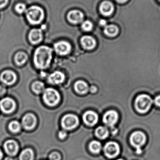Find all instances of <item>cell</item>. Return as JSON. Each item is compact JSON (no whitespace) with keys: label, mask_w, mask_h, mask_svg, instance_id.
Wrapping results in <instances>:
<instances>
[{"label":"cell","mask_w":160,"mask_h":160,"mask_svg":"<svg viewBox=\"0 0 160 160\" xmlns=\"http://www.w3.org/2000/svg\"><path fill=\"white\" fill-rule=\"evenodd\" d=\"M52 57V50L47 46L38 48L34 54V63L37 68L44 69L50 64Z\"/></svg>","instance_id":"6da1fadb"},{"label":"cell","mask_w":160,"mask_h":160,"mask_svg":"<svg viewBox=\"0 0 160 160\" xmlns=\"http://www.w3.org/2000/svg\"><path fill=\"white\" fill-rule=\"evenodd\" d=\"M152 98L147 95L142 94L135 99L134 105L138 112L145 114L148 112L153 103Z\"/></svg>","instance_id":"7a4b0ae2"},{"label":"cell","mask_w":160,"mask_h":160,"mask_svg":"<svg viewBox=\"0 0 160 160\" xmlns=\"http://www.w3.org/2000/svg\"><path fill=\"white\" fill-rule=\"evenodd\" d=\"M26 15L27 19L32 24L40 23L44 18V11L39 6H33L26 10Z\"/></svg>","instance_id":"3957f363"},{"label":"cell","mask_w":160,"mask_h":160,"mask_svg":"<svg viewBox=\"0 0 160 160\" xmlns=\"http://www.w3.org/2000/svg\"><path fill=\"white\" fill-rule=\"evenodd\" d=\"M43 98L47 105L54 106L59 102L60 96L57 90L52 88H48L44 90Z\"/></svg>","instance_id":"277c9868"},{"label":"cell","mask_w":160,"mask_h":160,"mask_svg":"<svg viewBox=\"0 0 160 160\" xmlns=\"http://www.w3.org/2000/svg\"><path fill=\"white\" fill-rule=\"evenodd\" d=\"M146 140L145 134L141 131H136L132 134L130 137V142L137 149V153L142 152L141 147L144 144Z\"/></svg>","instance_id":"5b68a950"},{"label":"cell","mask_w":160,"mask_h":160,"mask_svg":"<svg viewBox=\"0 0 160 160\" xmlns=\"http://www.w3.org/2000/svg\"><path fill=\"white\" fill-rule=\"evenodd\" d=\"M79 123L78 118L75 115L67 114L62 120V127L65 130H72L77 127Z\"/></svg>","instance_id":"8992f818"},{"label":"cell","mask_w":160,"mask_h":160,"mask_svg":"<svg viewBox=\"0 0 160 160\" xmlns=\"http://www.w3.org/2000/svg\"><path fill=\"white\" fill-rule=\"evenodd\" d=\"M119 118L118 113L114 110L107 111L103 117V122L106 126L112 127L117 123Z\"/></svg>","instance_id":"52a82bcc"},{"label":"cell","mask_w":160,"mask_h":160,"mask_svg":"<svg viewBox=\"0 0 160 160\" xmlns=\"http://www.w3.org/2000/svg\"><path fill=\"white\" fill-rule=\"evenodd\" d=\"M119 146L115 142H109L105 145L104 151L105 155L108 158H115L119 153Z\"/></svg>","instance_id":"ba28073f"},{"label":"cell","mask_w":160,"mask_h":160,"mask_svg":"<svg viewBox=\"0 0 160 160\" xmlns=\"http://www.w3.org/2000/svg\"><path fill=\"white\" fill-rule=\"evenodd\" d=\"M16 107L15 101L10 98H4L0 101V108L5 113L12 112L14 111Z\"/></svg>","instance_id":"9c48e42d"},{"label":"cell","mask_w":160,"mask_h":160,"mask_svg":"<svg viewBox=\"0 0 160 160\" xmlns=\"http://www.w3.org/2000/svg\"><path fill=\"white\" fill-rule=\"evenodd\" d=\"M54 48L58 54L65 55L70 52L71 46L69 43L65 41H60L54 44Z\"/></svg>","instance_id":"30bf717a"},{"label":"cell","mask_w":160,"mask_h":160,"mask_svg":"<svg viewBox=\"0 0 160 160\" xmlns=\"http://www.w3.org/2000/svg\"><path fill=\"white\" fill-rule=\"evenodd\" d=\"M83 119L86 125L94 126L97 123L99 117L97 114L94 111H88L85 113Z\"/></svg>","instance_id":"8fae6325"},{"label":"cell","mask_w":160,"mask_h":160,"mask_svg":"<svg viewBox=\"0 0 160 160\" xmlns=\"http://www.w3.org/2000/svg\"><path fill=\"white\" fill-rule=\"evenodd\" d=\"M36 124V118L33 114H27L23 118V126L26 129H32L34 128Z\"/></svg>","instance_id":"7c38bea8"},{"label":"cell","mask_w":160,"mask_h":160,"mask_svg":"<svg viewBox=\"0 0 160 160\" xmlns=\"http://www.w3.org/2000/svg\"><path fill=\"white\" fill-rule=\"evenodd\" d=\"M1 81L6 85H12L17 80L16 74L10 70L4 71L1 75Z\"/></svg>","instance_id":"4fadbf2b"},{"label":"cell","mask_w":160,"mask_h":160,"mask_svg":"<svg viewBox=\"0 0 160 160\" xmlns=\"http://www.w3.org/2000/svg\"><path fill=\"white\" fill-rule=\"evenodd\" d=\"M67 18L70 22L74 24H77L83 20L84 15L79 10H73L68 13Z\"/></svg>","instance_id":"5bb4252c"},{"label":"cell","mask_w":160,"mask_h":160,"mask_svg":"<svg viewBox=\"0 0 160 160\" xmlns=\"http://www.w3.org/2000/svg\"><path fill=\"white\" fill-rule=\"evenodd\" d=\"M65 77L62 72L55 71L51 74L48 78L49 82L53 84H60L65 81Z\"/></svg>","instance_id":"9a60e30c"},{"label":"cell","mask_w":160,"mask_h":160,"mask_svg":"<svg viewBox=\"0 0 160 160\" xmlns=\"http://www.w3.org/2000/svg\"><path fill=\"white\" fill-rule=\"evenodd\" d=\"M82 46L86 50H92L95 47V40L90 36H85L81 39Z\"/></svg>","instance_id":"2e32d148"},{"label":"cell","mask_w":160,"mask_h":160,"mask_svg":"<svg viewBox=\"0 0 160 160\" xmlns=\"http://www.w3.org/2000/svg\"><path fill=\"white\" fill-rule=\"evenodd\" d=\"M42 31L40 29H33L29 33V40L33 44H36L39 43L42 40Z\"/></svg>","instance_id":"e0dca14e"},{"label":"cell","mask_w":160,"mask_h":160,"mask_svg":"<svg viewBox=\"0 0 160 160\" xmlns=\"http://www.w3.org/2000/svg\"><path fill=\"white\" fill-rule=\"evenodd\" d=\"M101 12L104 16H109L114 11V6L112 3L109 1H105L101 3L100 7Z\"/></svg>","instance_id":"ac0fdd59"},{"label":"cell","mask_w":160,"mask_h":160,"mask_svg":"<svg viewBox=\"0 0 160 160\" xmlns=\"http://www.w3.org/2000/svg\"><path fill=\"white\" fill-rule=\"evenodd\" d=\"M4 149L7 154L15 155L18 150V146L16 142L13 141H8L4 144Z\"/></svg>","instance_id":"d6986e66"},{"label":"cell","mask_w":160,"mask_h":160,"mask_svg":"<svg viewBox=\"0 0 160 160\" xmlns=\"http://www.w3.org/2000/svg\"><path fill=\"white\" fill-rule=\"evenodd\" d=\"M74 88L76 92L80 94L87 93L89 90L88 85L84 81H79L75 83Z\"/></svg>","instance_id":"ffe728a7"},{"label":"cell","mask_w":160,"mask_h":160,"mask_svg":"<svg viewBox=\"0 0 160 160\" xmlns=\"http://www.w3.org/2000/svg\"><path fill=\"white\" fill-rule=\"evenodd\" d=\"M104 33L109 37H115L118 33V29L116 26L113 24L106 25L104 29Z\"/></svg>","instance_id":"44dd1931"},{"label":"cell","mask_w":160,"mask_h":160,"mask_svg":"<svg viewBox=\"0 0 160 160\" xmlns=\"http://www.w3.org/2000/svg\"><path fill=\"white\" fill-rule=\"evenodd\" d=\"M95 134L100 139H104L109 135V131L105 127H99L96 129Z\"/></svg>","instance_id":"7402d4cb"},{"label":"cell","mask_w":160,"mask_h":160,"mask_svg":"<svg viewBox=\"0 0 160 160\" xmlns=\"http://www.w3.org/2000/svg\"><path fill=\"white\" fill-rule=\"evenodd\" d=\"M27 60V56L24 52H19L16 54L15 61L18 65H22L25 63Z\"/></svg>","instance_id":"603a6c76"},{"label":"cell","mask_w":160,"mask_h":160,"mask_svg":"<svg viewBox=\"0 0 160 160\" xmlns=\"http://www.w3.org/2000/svg\"><path fill=\"white\" fill-rule=\"evenodd\" d=\"M32 89L35 93L39 94L45 90L44 84L42 82H36L32 85Z\"/></svg>","instance_id":"cb8c5ba5"},{"label":"cell","mask_w":160,"mask_h":160,"mask_svg":"<svg viewBox=\"0 0 160 160\" xmlns=\"http://www.w3.org/2000/svg\"><path fill=\"white\" fill-rule=\"evenodd\" d=\"M33 152L30 149L23 150L20 156V160H33Z\"/></svg>","instance_id":"d4e9b609"},{"label":"cell","mask_w":160,"mask_h":160,"mask_svg":"<svg viewBox=\"0 0 160 160\" xmlns=\"http://www.w3.org/2000/svg\"><path fill=\"white\" fill-rule=\"evenodd\" d=\"M101 148V144L97 141H93L89 145V149L94 153H99Z\"/></svg>","instance_id":"484cf974"},{"label":"cell","mask_w":160,"mask_h":160,"mask_svg":"<svg viewBox=\"0 0 160 160\" xmlns=\"http://www.w3.org/2000/svg\"><path fill=\"white\" fill-rule=\"evenodd\" d=\"M21 128L20 123L17 121H12L9 125V129L12 132H18L19 131Z\"/></svg>","instance_id":"4316f807"},{"label":"cell","mask_w":160,"mask_h":160,"mask_svg":"<svg viewBox=\"0 0 160 160\" xmlns=\"http://www.w3.org/2000/svg\"><path fill=\"white\" fill-rule=\"evenodd\" d=\"M93 24L89 21H85L82 24V28L84 31L89 32L93 29Z\"/></svg>","instance_id":"83f0119b"},{"label":"cell","mask_w":160,"mask_h":160,"mask_svg":"<svg viewBox=\"0 0 160 160\" xmlns=\"http://www.w3.org/2000/svg\"><path fill=\"white\" fill-rule=\"evenodd\" d=\"M15 8H16V10L17 11V12H18L19 14L23 13L24 11H25L26 9V6H25V5L23 3H21L18 4L16 6Z\"/></svg>","instance_id":"f1b7e54d"},{"label":"cell","mask_w":160,"mask_h":160,"mask_svg":"<svg viewBox=\"0 0 160 160\" xmlns=\"http://www.w3.org/2000/svg\"><path fill=\"white\" fill-rule=\"evenodd\" d=\"M50 160H60V156L58 153L54 152L51 154L49 157Z\"/></svg>","instance_id":"f546056e"},{"label":"cell","mask_w":160,"mask_h":160,"mask_svg":"<svg viewBox=\"0 0 160 160\" xmlns=\"http://www.w3.org/2000/svg\"><path fill=\"white\" fill-rule=\"evenodd\" d=\"M58 135H59V137L60 139H63L65 138L67 135V133L65 131H61L59 132Z\"/></svg>","instance_id":"4dcf8cb0"},{"label":"cell","mask_w":160,"mask_h":160,"mask_svg":"<svg viewBox=\"0 0 160 160\" xmlns=\"http://www.w3.org/2000/svg\"><path fill=\"white\" fill-rule=\"evenodd\" d=\"M154 102L157 106L160 107V95L156 97L154 100Z\"/></svg>","instance_id":"1f68e13d"},{"label":"cell","mask_w":160,"mask_h":160,"mask_svg":"<svg viewBox=\"0 0 160 160\" xmlns=\"http://www.w3.org/2000/svg\"><path fill=\"white\" fill-rule=\"evenodd\" d=\"M6 88L3 86L0 85V97L3 96L5 93Z\"/></svg>","instance_id":"d6a6232c"},{"label":"cell","mask_w":160,"mask_h":160,"mask_svg":"<svg viewBox=\"0 0 160 160\" xmlns=\"http://www.w3.org/2000/svg\"><path fill=\"white\" fill-rule=\"evenodd\" d=\"M8 0H0V8L4 7L7 3Z\"/></svg>","instance_id":"836d02e7"},{"label":"cell","mask_w":160,"mask_h":160,"mask_svg":"<svg viewBox=\"0 0 160 160\" xmlns=\"http://www.w3.org/2000/svg\"><path fill=\"white\" fill-rule=\"evenodd\" d=\"M90 89V92H92V93H95L96 92L97 90V88L95 86H92L91 87L89 88Z\"/></svg>","instance_id":"e575fe53"},{"label":"cell","mask_w":160,"mask_h":160,"mask_svg":"<svg viewBox=\"0 0 160 160\" xmlns=\"http://www.w3.org/2000/svg\"><path fill=\"white\" fill-rule=\"evenodd\" d=\"M100 24L101 26H106L107 25V22L105 20L102 19L100 21Z\"/></svg>","instance_id":"d590c367"},{"label":"cell","mask_w":160,"mask_h":160,"mask_svg":"<svg viewBox=\"0 0 160 160\" xmlns=\"http://www.w3.org/2000/svg\"><path fill=\"white\" fill-rule=\"evenodd\" d=\"M119 2H126L127 0H117Z\"/></svg>","instance_id":"8d00e7d4"},{"label":"cell","mask_w":160,"mask_h":160,"mask_svg":"<svg viewBox=\"0 0 160 160\" xmlns=\"http://www.w3.org/2000/svg\"><path fill=\"white\" fill-rule=\"evenodd\" d=\"M2 157H3V153H2V151L0 150V160L2 159Z\"/></svg>","instance_id":"74e56055"},{"label":"cell","mask_w":160,"mask_h":160,"mask_svg":"<svg viewBox=\"0 0 160 160\" xmlns=\"http://www.w3.org/2000/svg\"><path fill=\"white\" fill-rule=\"evenodd\" d=\"M4 160H12V159L9 158H6Z\"/></svg>","instance_id":"f35d334b"},{"label":"cell","mask_w":160,"mask_h":160,"mask_svg":"<svg viewBox=\"0 0 160 160\" xmlns=\"http://www.w3.org/2000/svg\"><path fill=\"white\" fill-rule=\"evenodd\" d=\"M122 160V159H119V160Z\"/></svg>","instance_id":"ab89813d"},{"label":"cell","mask_w":160,"mask_h":160,"mask_svg":"<svg viewBox=\"0 0 160 160\" xmlns=\"http://www.w3.org/2000/svg\"></svg>","instance_id":"60d3db41"}]
</instances>
